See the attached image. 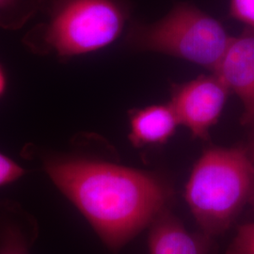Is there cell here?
Wrapping results in <instances>:
<instances>
[{
    "label": "cell",
    "mask_w": 254,
    "mask_h": 254,
    "mask_svg": "<svg viewBox=\"0 0 254 254\" xmlns=\"http://www.w3.org/2000/svg\"><path fill=\"white\" fill-rule=\"evenodd\" d=\"M45 170L112 252L149 227L172 197L156 175L115 164L64 157L46 160Z\"/></svg>",
    "instance_id": "obj_1"
},
{
    "label": "cell",
    "mask_w": 254,
    "mask_h": 254,
    "mask_svg": "<svg viewBox=\"0 0 254 254\" xmlns=\"http://www.w3.org/2000/svg\"><path fill=\"white\" fill-rule=\"evenodd\" d=\"M185 199L203 236L223 234L254 200V160L250 152L242 147L205 151L191 172Z\"/></svg>",
    "instance_id": "obj_2"
},
{
    "label": "cell",
    "mask_w": 254,
    "mask_h": 254,
    "mask_svg": "<svg viewBox=\"0 0 254 254\" xmlns=\"http://www.w3.org/2000/svg\"><path fill=\"white\" fill-rule=\"evenodd\" d=\"M231 36L217 19L190 3H179L163 18L140 24L129 34L130 45L140 51L173 56L213 73Z\"/></svg>",
    "instance_id": "obj_3"
},
{
    "label": "cell",
    "mask_w": 254,
    "mask_h": 254,
    "mask_svg": "<svg viewBox=\"0 0 254 254\" xmlns=\"http://www.w3.org/2000/svg\"><path fill=\"white\" fill-rule=\"evenodd\" d=\"M127 14L114 0H67L46 28V45L61 57L89 54L111 45Z\"/></svg>",
    "instance_id": "obj_4"
},
{
    "label": "cell",
    "mask_w": 254,
    "mask_h": 254,
    "mask_svg": "<svg viewBox=\"0 0 254 254\" xmlns=\"http://www.w3.org/2000/svg\"><path fill=\"white\" fill-rule=\"evenodd\" d=\"M230 92L218 74L211 73L173 84L169 104L179 125L187 127L194 137L206 139L210 128L218 123Z\"/></svg>",
    "instance_id": "obj_5"
},
{
    "label": "cell",
    "mask_w": 254,
    "mask_h": 254,
    "mask_svg": "<svg viewBox=\"0 0 254 254\" xmlns=\"http://www.w3.org/2000/svg\"><path fill=\"white\" fill-rule=\"evenodd\" d=\"M213 73L242 102L241 124L254 126V28L247 27L231 37L227 48Z\"/></svg>",
    "instance_id": "obj_6"
},
{
    "label": "cell",
    "mask_w": 254,
    "mask_h": 254,
    "mask_svg": "<svg viewBox=\"0 0 254 254\" xmlns=\"http://www.w3.org/2000/svg\"><path fill=\"white\" fill-rule=\"evenodd\" d=\"M150 254H206L205 240L190 234L181 221L165 209L151 223Z\"/></svg>",
    "instance_id": "obj_7"
},
{
    "label": "cell",
    "mask_w": 254,
    "mask_h": 254,
    "mask_svg": "<svg viewBox=\"0 0 254 254\" xmlns=\"http://www.w3.org/2000/svg\"><path fill=\"white\" fill-rule=\"evenodd\" d=\"M129 139L136 147L166 143L179 123L170 104L133 109L129 113Z\"/></svg>",
    "instance_id": "obj_8"
},
{
    "label": "cell",
    "mask_w": 254,
    "mask_h": 254,
    "mask_svg": "<svg viewBox=\"0 0 254 254\" xmlns=\"http://www.w3.org/2000/svg\"><path fill=\"white\" fill-rule=\"evenodd\" d=\"M35 236L34 230L9 213H0V254H29Z\"/></svg>",
    "instance_id": "obj_9"
},
{
    "label": "cell",
    "mask_w": 254,
    "mask_h": 254,
    "mask_svg": "<svg viewBox=\"0 0 254 254\" xmlns=\"http://www.w3.org/2000/svg\"><path fill=\"white\" fill-rule=\"evenodd\" d=\"M226 254H254V223H247L237 229Z\"/></svg>",
    "instance_id": "obj_10"
},
{
    "label": "cell",
    "mask_w": 254,
    "mask_h": 254,
    "mask_svg": "<svg viewBox=\"0 0 254 254\" xmlns=\"http://www.w3.org/2000/svg\"><path fill=\"white\" fill-rule=\"evenodd\" d=\"M230 16L254 28V0H230Z\"/></svg>",
    "instance_id": "obj_11"
},
{
    "label": "cell",
    "mask_w": 254,
    "mask_h": 254,
    "mask_svg": "<svg viewBox=\"0 0 254 254\" xmlns=\"http://www.w3.org/2000/svg\"><path fill=\"white\" fill-rule=\"evenodd\" d=\"M25 173L20 165L0 153V187L17 181Z\"/></svg>",
    "instance_id": "obj_12"
},
{
    "label": "cell",
    "mask_w": 254,
    "mask_h": 254,
    "mask_svg": "<svg viewBox=\"0 0 254 254\" xmlns=\"http://www.w3.org/2000/svg\"><path fill=\"white\" fill-rule=\"evenodd\" d=\"M18 1L19 0H0V18L3 16V18L0 21L2 23H4L7 14L10 12V9H14L18 5Z\"/></svg>",
    "instance_id": "obj_13"
},
{
    "label": "cell",
    "mask_w": 254,
    "mask_h": 254,
    "mask_svg": "<svg viewBox=\"0 0 254 254\" xmlns=\"http://www.w3.org/2000/svg\"><path fill=\"white\" fill-rule=\"evenodd\" d=\"M6 89H7V75L2 65L0 64V98L4 95Z\"/></svg>",
    "instance_id": "obj_14"
},
{
    "label": "cell",
    "mask_w": 254,
    "mask_h": 254,
    "mask_svg": "<svg viewBox=\"0 0 254 254\" xmlns=\"http://www.w3.org/2000/svg\"><path fill=\"white\" fill-rule=\"evenodd\" d=\"M249 152H250V154H251V156H252V158L254 160V143L252 144V147H251V150H249Z\"/></svg>",
    "instance_id": "obj_15"
},
{
    "label": "cell",
    "mask_w": 254,
    "mask_h": 254,
    "mask_svg": "<svg viewBox=\"0 0 254 254\" xmlns=\"http://www.w3.org/2000/svg\"></svg>",
    "instance_id": "obj_16"
}]
</instances>
